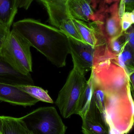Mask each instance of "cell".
I'll use <instances>...</instances> for the list:
<instances>
[{
    "mask_svg": "<svg viewBox=\"0 0 134 134\" xmlns=\"http://www.w3.org/2000/svg\"><path fill=\"white\" fill-rule=\"evenodd\" d=\"M19 88L25 91L33 97L46 103H53L51 97L48 94L47 91L39 87L34 85H26V86H17Z\"/></svg>",
    "mask_w": 134,
    "mask_h": 134,
    "instance_id": "obj_19",
    "label": "cell"
},
{
    "mask_svg": "<svg viewBox=\"0 0 134 134\" xmlns=\"http://www.w3.org/2000/svg\"><path fill=\"white\" fill-rule=\"evenodd\" d=\"M10 32V30L0 24V52Z\"/></svg>",
    "mask_w": 134,
    "mask_h": 134,
    "instance_id": "obj_25",
    "label": "cell"
},
{
    "mask_svg": "<svg viewBox=\"0 0 134 134\" xmlns=\"http://www.w3.org/2000/svg\"><path fill=\"white\" fill-rule=\"evenodd\" d=\"M38 1L46 8L50 23L57 29L63 20L72 16L69 9V0Z\"/></svg>",
    "mask_w": 134,
    "mask_h": 134,
    "instance_id": "obj_11",
    "label": "cell"
},
{
    "mask_svg": "<svg viewBox=\"0 0 134 134\" xmlns=\"http://www.w3.org/2000/svg\"><path fill=\"white\" fill-rule=\"evenodd\" d=\"M91 73L106 94L124 93L131 90L128 75L118 63V57L95 59Z\"/></svg>",
    "mask_w": 134,
    "mask_h": 134,
    "instance_id": "obj_3",
    "label": "cell"
},
{
    "mask_svg": "<svg viewBox=\"0 0 134 134\" xmlns=\"http://www.w3.org/2000/svg\"><path fill=\"white\" fill-rule=\"evenodd\" d=\"M126 0H120L118 9V14L120 18L121 19L123 15L125 13V9H126Z\"/></svg>",
    "mask_w": 134,
    "mask_h": 134,
    "instance_id": "obj_27",
    "label": "cell"
},
{
    "mask_svg": "<svg viewBox=\"0 0 134 134\" xmlns=\"http://www.w3.org/2000/svg\"><path fill=\"white\" fill-rule=\"evenodd\" d=\"M82 129L83 134H110L102 115L94 99L82 117Z\"/></svg>",
    "mask_w": 134,
    "mask_h": 134,
    "instance_id": "obj_8",
    "label": "cell"
},
{
    "mask_svg": "<svg viewBox=\"0 0 134 134\" xmlns=\"http://www.w3.org/2000/svg\"><path fill=\"white\" fill-rule=\"evenodd\" d=\"M0 134H2V133L1 132V131H0Z\"/></svg>",
    "mask_w": 134,
    "mask_h": 134,
    "instance_id": "obj_31",
    "label": "cell"
},
{
    "mask_svg": "<svg viewBox=\"0 0 134 134\" xmlns=\"http://www.w3.org/2000/svg\"><path fill=\"white\" fill-rule=\"evenodd\" d=\"M131 20H132L133 24H134V11H132L131 12Z\"/></svg>",
    "mask_w": 134,
    "mask_h": 134,
    "instance_id": "obj_29",
    "label": "cell"
},
{
    "mask_svg": "<svg viewBox=\"0 0 134 134\" xmlns=\"http://www.w3.org/2000/svg\"><path fill=\"white\" fill-rule=\"evenodd\" d=\"M126 42L124 32L122 34L113 38L108 43V46L110 51L116 55L120 53L122 48Z\"/></svg>",
    "mask_w": 134,
    "mask_h": 134,
    "instance_id": "obj_22",
    "label": "cell"
},
{
    "mask_svg": "<svg viewBox=\"0 0 134 134\" xmlns=\"http://www.w3.org/2000/svg\"><path fill=\"white\" fill-rule=\"evenodd\" d=\"M2 128V121L1 120V118H0V131L1 130Z\"/></svg>",
    "mask_w": 134,
    "mask_h": 134,
    "instance_id": "obj_30",
    "label": "cell"
},
{
    "mask_svg": "<svg viewBox=\"0 0 134 134\" xmlns=\"http://www.w3.org/2000/svg\"><path fill=\"white\" fill-rule=\"evenodd\" d=\"M2 134H34L29 130L21 118L0 116Z\"/></svg>",
    "mask_w": 134,
    "mask_h": 134,
    "instance_id": "obj_14",
    "label": "cell"
},
{
    "mask_svg": "<svg viewBox=\"0 0 134 134\" xmlns=\"http://www.w3.org/2000/svg\"><path fill=\"white\" fill-rule=\"evenodd\" d=\"M12 30L54 66H66L70 54L69 37L59 29L34 19H26L14 23Z\"/></svg>",
    "mask_w": 134,
    "mask_h": 134,
    "instance_id": "obj_1",
    "label": "cell"
},
{
    "mask_svg": "<svg viewBox=\"0 0 134 134\" xmlns=\"http://www.w3.org/2000/svg\"><path fill=\"white\" fill-rule=\"evenodd\" d=\"M86 82L85 75L73 68L55 102L64 118L68 119L76 114L79 100Z\"/></svg>",
    "mask_w": 134,
    "mask_h": 134,
    "instance_id": "obj_6",
    "label": "cell"
},
{
    "mask_svg": "<svg viewBox=\"0 0 134 134\" xmlns=\"http://www.w3.org/2000/svg\"><path fill=\"white\" fill-rule=\"evenodd\" d=\"M0 83L15 86L34 85L30 73L20 72L10 64L0 53Z\"/></svg>",
    "mask_w": 134,
    "mask_h": 134,
    "instance_id": "obj_9",
    "label": "cell"
},
{
    "mask_svg": "<svg viewBox=\"0 0 134 134\" xmlns=\"http://www.w3.org/2000/svg\"><path fill=\"white\" fill-rule=\"evenodd\" d=\"M91 0H69V9L72 16L84 22L97 21L96 14L91 7Z\"/></svg>",
    "mask_w": 134,
    "mask_h": 134,
    "instance_id": "obj_12",
    "label": "cell"
},
{
    "mask_svg": "<svg viewBox=\"0 0 134 134\" xmlns=\"http://www.w3.org/2000/svg\"><path fill=\"white\" fill-rule=\"evenodd\" d=\"M128 134V133H126V134Z\"/></svg>",
    "mask_w": 134,
    "mask_h": 134,
    "instance_id": "obj_33",
    "label": "cell"
},
{
    "mask_svg": "<svg viewBox=\"0 0 134 134\" xmlns=\"http://www.w3.org/2000/svg\"><path fill=\"white\" fill-rule=\"evenodd\" d=\"M132 11H134V9H133V10H132Z\"/></svg>",
    "mask_w": 134,
    "mask_h": 134,
    "instance_id": "obj_32",
    "label": "cell"
},
{
    "mask_svg": "<svg viewBox=\"0 0 134 134\" xmlns=\"http://www.w3.org/2000/svg\"><path fill=\"white\" fill-rule=\"evenodd\" d=\"M106 94L102 115L110 134L128 133L134 125V100L127 93Z\"/></svg>",
    "mask_w": 134,
    "mask_h": 134,
    "instance_id": "obj_2",
    "label": "cell"
},
{
    "mask_svg": "<svg viewBox=\"0 0 134 134\" xmlns=\"http://www.w3.org/2000/svg\"><path fill=\"white\" fill-rule=\"evenodd\" d=\"M121 26L123 32L127 30L133 24L131 20V12H126L121 19Z\"/></svg>",
    "mask_w": 134,
    "mask_h": 134,
    "instance_id": "obj_23",
    "label": "cell"
},
{
    "mask_svg": "<svg viewBox=\"0 0 134 134\" xmlns=\"http://www.w3.org/2000/svg\"><path fill=\"white\" fill-rule=\"evenodd\" d=\"M118 62L128 75L134 71V54L127 41L118 55Z\"/></svg>",
    "mask_w": 134,
    "mask_h": 134,
    "instance_id": "obj_18",
    "label": "cell"
},
{
    "mask_svg": "<svg viewBox=\"0 0 134 134\" xmlns=\"http://www.w3.org/2000/svg\"><path fill=\"white\" fill-rule=\"evenodd\" d=\"M29 42L12 30L0 53L16 69L25 74L32 71V59Z\"/></svg>",
    "mask_w": 134,
    "mask_h": 134,
    "instance_id": "obj_4",
    "label": "cell"
},
{
    "mask_svg": "<svg viewBox=\"0 0 134 134\" xmlns=\"http://www.w3.org/2000/svg\"><path fill=\"white\" fill-rule=\"evenodd\" d=\"M72 19L83 42L95 47L97 43V39L93 29L89 23H87L73 17Z\"/></svg>",
    "mask_w": 134,
    "mask_h": 134,
    "instance_id": "obj_17",
    "label": "cell"
},
{
    "mask_svg": "<svg viewBox=\"0 0 134 134\" xmlns=\"http://www.w3.org/2000/svg\"><path fill=\"white\" fill-rule=\"evenodd\" d=\"M110 17L104 22V34L108 44L113 38L123 34L121 20L118 14V3H116L110 8Z\"/></svg>",
    "mask_w": 134,
    "mask_h": 134,
    "instance_id": "obj_13",
    "label": "cell"
},
{
    "mask_svg": "<svg viewBox=\"0 0 134 134\" xmlns=\"http://www.w3.org/2000/svg\"><path fill=\"white\" fill-rule=\"evenodd\" d=\"M34 0H17V6L26 10L28 9Z\"/></svg>",
    "mask_w": 134,
    "mask_h": 134,
    "instance_id": "obj_26",
    "label": "cell"
},
{
    "mask_svg": "<svg viewBox=\"0 0 134 134\" xmlns=\"http://www.w3.org/2000/svg\"><path fill=\"white\" fill-rule=\"evenodd\" d=\"M94 83V79L91 73L90 77L87 81L83 90L78 103L76 114L81 117L86 113L93 99Z\"/></svg>",
    "mask_w": 134,
    "mask_h": 134,
    "instance_id": "obj_16",
    "label": "cell"
},
{
    "mask_svg": "<svg viewBox=\"0 0 134 134\" xmlns=\"http://www.w3.org/2000/svg\"><path fill=\"white\" fill-rule=\"evenodd\" d=\"M58 29L64 33L68 37L83 42L73 21L72 16L63 20L60 23Z\"/></svg>",
    "mask_w": 134,
    "mask_h": 134,
    "instance_id": "obj_20",
    "label": "cell"
},
{
    "mask_svg": "<svg viewBox=\"0 0 134 134\" xmlns=\"http://www.w3.org/2000/svg\"><path fill=\"white\" fill-rule=\"evenodd\" d=\"M69 52L71 55L73 68L83 75L91 71L95 55V47L83 42L69 37Z\"/></svg>",
    "mask_w": 134,
    "mask_h": 134,
    "instance_id": "obj_7",
    "label": "cell"
},
{
    "mask_svg": "<svg viewBox=\"0 0 134 134\" xmlns=\"http://www.w3.org/2000/svg\"><path fill=\"white\" fill-rule=\"evenodd\" d=\"M128 78L130 84L131 89L134 95V71L128 75Z\"/></svg>",
    "mask_w": 134,
    "mask_h": 134,
    "instance_id": "obj_28",
    "label": "cell"
},
{
    "mask_svg": "<svg viewBox=\"0 0 134 134\" xmlns=\"http://www.w3.org/2000/svg\"><path fill=\"white\" fill-rule=\"evenodd\" d=\"M21 119L34 134H65L67 130L54 107L38 108Z\"/></svg>",
    "mask_w": 134,
    "mask_h": 134,
    "instance_id": "obj_5",
    "label": "cell"
},
{
    "mask_svg": "<svg viewBox=\"0 0 134 134\" xmlns=\"http://www.w3.org/2000/svg\"><path fill=\"white\" fill-rule=\"evenodd\" d=\"M126 41L133 51L134 54V24L124 32Z\"/></svg>",
    "mask_w": 134,
    "mask_h": 134,
    "instance_id": "obj_24",
    "label": "cell"
},
{
    "mask_svg": "<svg viewBox=\"0 0 134 134\" xmlns=\"http://www.w3.org/2000/svg\"><path fill=\"white\" fill-rule=\"evenodd\" d=\"M0 101L24 107L34 105L39 101L17 86L0 83Z\"/></svg>",
    "mask_w": 134,
    "mask_h": 134,
    "instance_id": "obj_10",
    "label": "cell"
},
{
    "mask_svg": "<svg viewBox=\"0 0 134 134\" xmlns=\"http://www.w3.org/2000/svg\"><path fill=\"white\" fill-rule=\"evenodd\" d=\"M93 97L96 105L99 110V111L102 115L104 111L106 94L102 87L96 82L94 79L93 88Z\"/></svg>",
    "mask_w": 134,
    "mask_h": 134,
    "instance_id": "obj_21",
    "label": "cell"
},
{
    "mask_svg": "<svg viewBox=\"0 0 134 134\" xmlns=\"http://www.w3.org/2000/svg\"><path fill=\"white\" fill-rule=\"evenodd\" d=\"M18 8L17 0H0V24L10 30Z\"/></svg>",
    "mask_w": 134,
    "mask_h": 134,
    "instance_id": "obj_15",
    "label": "cell"
}]
</instances>
